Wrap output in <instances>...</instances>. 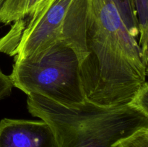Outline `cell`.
<instances>
[{
    "instance_id": "8fae6325",
    "label": "cell",
    "mask_w": 148,
    "mask_h": 147,
    "mask_svg": "<svg viewBox=\"0 0 148 147\" xmlns=\"http://www.w3.org/2000/svg\"><path fill=\"white\" fill-rule=\"evenodd\" d=\"M13 86L10 75H7L0 68V100L10 96Z\"/></svg>"
},
{
    "instance_id": "7a4b0ae2",
    "label": "cell",
    "mask_w": 148,
    "mask_h": 147,
    "mask_svg": "<svg viewBox=\"0 0 148 147\" xmlns=\"http://www.w3.org/2000/svg\"><path fill=\"white\" fill-rule=\"evenodd\" d=\"M27 110L50 125L59 147H114L148 127V116L130 105L103 107L86 100L65 107L37 95L28 96Z\"/></svg>"
},
{
    "instance_id": "6da1fadb",
    "label": "cell",
    "mask_w": 148,
    "mask_h": 147,
    "mask_svg": "<svg viewBox=\"0 0 148 147\" xmlns=\"http://www.w3.org/2000/svg\"><path fill=\"white\" fill-rule=\"evenodd\" d=\"M88 56L80 63L86 99L103 107L129 105L146 82V66L111 0H88Z\"/></svg>"
},
{
    "instance_id": "52a82bcc",
    "label": "cell",
    "mask_w": 148,
    "mask_h": 147,
    "mask_svg": "<svg viewBox=\"0 0 148 147\" xmlns=\"http://www.w3.org/2000/svg\"><path fill=\"white\" fill-rule=\"evenodd\" d=\"M118 10L123 22L132 35H140L139 23L134 0H111Z\"/></svg>"
},
{
    "instance_id": "277c9868",
    "label": "cell",
    "mask_w": 148,
    "mask_h": 147,
    "mask_svg": "<svg viewBox=\"0 0 148 147\" xmlns=\"http://www.w3.org/2000/svg\"><path fill=\"white\" fill-rule=\"evenodd\" d=\"M79 69L76 52L64 42L58 41L38 60L14 62L10 77L13 86L28 96L40 95L73 108L87 100Z\"/></svg>"
},
{
    "instance_id": "8992f818",
    "label": "cell",
    "mask_w": 148,
    "mask_h": 147,
    "mask_svg": "<svg viewBox=\"0 0 148 147\" xmlns=\"http://www.w3.org/2000/svg\"><path fill=\"white\" fill-rule=\"evenodd\" d=\"M40 0H5L0 13V22L7 24L22 20L33 12Z\"/></svg>"
},
{
    "instance_id": "4fadbf2b",
    "label": "cell",
    "mask_w": 148,
    "mask_h": 147,
    "mask_svg": "<svg viewBox=\"0 0 148 147\" xmlns=\"http://www.w3.org/2000/svg\"><path fill=\"white\" fill-rule=\"evenodd\" d=\"M4 1H5V0H0V13H1V9H2L3 4H4Z\"/></svg>"
},
{
    "instance_id": "ba28073f",
    "label": "cell",
    "mask_w": 148,
    "mask_h": 147,
    "mask_svg": "<svg viewBox=\"0 0 148 147\" xmlns=\"http://www.w3.org/2000/svg\"><path fill=\"white\" fill-rule=\"evenodd\" d=\"M139 23V45L140 48L145 42L148 32V0H134Z\"/></svg>"
},
{
    "instance_id": "9c48e42d",
    "label": "cell",
    "mask_w": 148,
    "mask_h": 147,
    "mask_svg": "<svg viewBox=\"0 0 148 147\" xmlns=\"http://www.w3.org/2000/svg\"><path fill=\"white\" fill-rule=\"evenodd\" d=\"M114 147H148V127L138 130Z\"/></svg>"
},
{
    "instance_id": "7c38bea8",
    "label": "cell",
    "mask_w": 148,
    "mask_h": 147,
    "mask_svg": "<svg viewBox=\"0 0 148 147\" xmlns=\"http://www.w3.org/2000/svg\"><path fill=\"white\" fill-rule=\"evenodd\" d=\"M141 51H142V56H143V61H144L145 64H147L148 63V32L147 37H146L145 42L144 45L143 47L141 48Z\"/></svg>"
},
{
    "instance_id": "5b68a950",
    "label": "cell",
    "mask_w": 148,
    "mask_h": 147,
    "mask_svg": "<svg viewBox=\"0 0 148 147\" xmlns=\"http://www.w3.org/2000/svg\"><path fill=\"white\" fill-rule=\"evenodd\" d=\"M0 147H59L54 132L43 120L4 118L0 120Z\"/></svg>"
},
{
    "instance_id": "5bb4252c",
    "label": "cell",
    "mask_w": 148,
    "mask_h": 147,
    "mask_svg": "<svg viewBox=\"0 0 148 147\" xmlns=\"http://www.w3.org/2000/svg\"><path fill=\"white\" fill-rule=\"evenodd\" d=\"M146 78H148V63L147 64V66H146Z\"/></svg>"
},
{
    "instance_id": "3957f363",
    "label": "cell",
    "mask_w": 148,
    "mask_h": 147,
    "mask_svg": "<svg viewBox=\"0 0 148 147\" xmlns=\"http://www.w3.org/2000/svg\"><path fill=\"white\" fill-rule=\"evenodd\" d=\"M88 0H45L27 17L13 22L0 38V53L14 62L38 60L48 48L63 41L77 54L88 56L85 46Z\"/></svg>"
},
{
    "instance_id": "30bf717a",
    "label": "cell",
    "mask_w": 148,
    "mask_h": 147,
    "mask_svg": "<svg viewBox=\"0 0 148 147\" xmlns=\"http://www.w3.org/2000/svg\"><path fill=\"white\" fill-rule=\"evenodd\" d=\"M129 105L148 116V82L146 81Z\"/></svg>"
},
{
    "instance_id": "9a60e30c",
    "label": "cell",
    "mask_w": 148,
    "mask_h": 147,
    "mask_svg": "<svg viewBox=\"0 0 148 147\" xmlns=\"http://www.w3.org/2000/svg\"><path fill=\"white\" fill-rule=\"evenodd\" d=\"M43 1V0H40V1ZM40 1H39V2H40Z\"/></svg>"
}]
</instances>
